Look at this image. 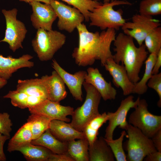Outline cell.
I'll return each instance as SVG.
<instances>
[{
    "instance_id": "8fae6325",
    "label": "cell",
    "mask_w": 161,
    "mask_h": 161,
    "mask_svg": "<svg viewBox=\"0 0 161 161\" xmlns=\"http://www.w3.org/2000/svg\"><path fill=\"white\" fill-rule=\"evenodd\" d=\"M134 97L129 95L122 100L120 106L114 112H108V125L105 130L104 138L110 140L113 139L114 131L117 127L125 129L129 124L126 120L128 113L131 108H134L137 105L140 97H138L135 101Z\"/></svg>"
},
{
    "instance_id": "603a6c76",
    "label": "cell",
    "mask_w": 161,
    "mask_h": 161,
    "mask_svg": "<svg viewBox=\"0 0 161 161\" xmlns=\"http://www.w3.org/2000/svg\"><path fill=\"white\" fill-rule=\"evenodd\" d=\"M16 90L23 92L29 96L47 99L46 89L40 78L18 80Z\"/></svg>"
},
{
    "instance_id": "5b68a950",
    "label": "cell",
    "mask_w": 161,
    "mask_h": 161,
    "mask_svg": "<svg viewBox=\"0 0 161 161\" xmlns=\"http://www.w3.org/2000/svg\"><path fill=\"white\" fill-rule=\"evenodd\" d=\"M66 37L60 32L40 28L32 41V45L39 60H51L55 53L64 44Z\"/></svg>"
},
{
    "instance_id": "ab89813d",
    "label": "cell",
    "mask_w": 161,
    "mask_h": 161,
    "mask_svg": "<svg viewBox=\"0 0 161 161\" xmlns=\"http://www.w3.org/2000/svg\"><path fill=\"white\" fill-rule=\"evenodd\" d=\"M161 66V49L157 54V58L152 70V74H155L159 73Z\"/></svg>"
},
{
    "instance_id": "f546056e",
    "label": "cell",
    "mask_w": 161,
    "mask_h": 161,
    "mask_svg": "<svg viewBox=\"0 0 161 161\" xmlns=\"http://www.w3.org/2000/svg\"><path fill=\"white\" fill-rule=\"evenodd\" d=\"M126 134V131L125 130L121 132L120 137L117 139L108 140L104 138L112 151L115 158L117 161H127L126 155L123 145L124 138Z\"/></svg>"
},
{
    "instance_id": "cb8c5ba5",
    "label": "cell",
    "mask_w": 161,
    "mask_h": 161,
    "mask_svg": "<svg viewBox=\"0 0 161 161\" xmlns=\"http://www.w3.org/2000/svg\"><path fill=\"white\" fill-rule=\"evenodd\" d=\"M89 144L86 138L67 143V153L74 161H89Z\"/></svg>"
},
{
    "instance_id": "60d3db41",
    "label": "cell",
    "mask_w": 161,
    "mask_h": 161,
    "mask_svg": "<svg viewBox=\"0 0 161 161\" xmlns=\"http://www.w3.org/2000/svg\"><path fill=\"white\" fill-rule=\"evenodd\" d=\"M21 1H24L26 3H30L34 1L42 2L44 4H50V0H19Z\"/></svg>"
},
{
    "instance_id": "ee69618b",
    "label": "cell",
    "mask_w": 161,
    "mask_h": 161,
    "mask_svg": "<svg viewBox=\"0 0 161 161\" xmlns=\"http://www.w3.org/2000/svg\"><path fill=\"white\" fill-rule=\"evenodd\" d=\"M95 1H99L100 0H93Z\"/></svg>"
},
{
    "instance_id": "836d02e7",
    "label": "cell",
    "mask_w": 161,
    "mask_h": 161,
    "mask_svg": "<svg viewBox=\"0 0 161 161\" xmlns=\"http://www.w3.org/2000/svg\"><path fill=\"white\" fill-rule=\"evenodd\" d=\"M148 87L154 89L157 94L159 100L157 105L161 107V73L152 75L147 83Z\"/></svg>"
},
{
    "instance_id": "4dcf8cb0",
    "label": "cell",
    "mask_w": 161,
    "mask_h": 161,
    "mask_svg": "<svg viewBox=\"0 0 161 161\" xmlns=\"http://www.w3.org/2000/svg\"><path fill=\"white\" fill-rule=\"evenodd\" d=\"M139 14L150 16L161 14V0H142L140 4Z\"/></svg>"
},
{
    "instance_id": "b9f144b4",
    "label": "cell",
    "mask_w": 161,
    "mask_h": 161,
    "mask_svg": "<svg viewBox=\"0 0 161 161\" xmlns=\"http://www.w3.org/2000/svg\"><path fill=\"white\" fill-rule=\"evenodd\" d=\"M7 80L0 76V89L3 88L7 83Z\"/></svg>"
},
{
    "instance_id": "f35d334b",
    "label": "cell",
    "mask_w": 161,
    "mask_h": 161,
    "mask_svg": "<svg viewBox=\"0 0 161 161\" xmlns=\"http://www.w3.org/2000/svg\"><path fill=\"white\" fill-rule=\"evenodd\" d=\"M144 160L145 161H161V152L157 151L152 152L146 156Z\"/></svg>"
},
{
    "instance_id": "ffe728a7",
    "label": "cell",
    "mask_w": 161,
    "mask_h": 161,
    "mask_svg": "<svg viewBox=\"0 0 161 161\" xmlns=\"http://www.w3.org/2000/svg\"><path fill=\"white\" fill-rule=\"evenodd\" d=\"M49 129L56 138L63 142L68 143L73 140L86 138L83 132L77 130L70 123L62 120H51Z\"/></svg>"
},
{
    "instance_id": "7402d4cb",
    "label": "cell",
    "mask_w": 161,
    "mask_h": 161,
    "mask_svg": "<svg viewBox=\"0 0 161 161\" xmlns=\"http://www.w3.org/2000/svg\"><path fill=\"white\" fill-rule=\"evenodd\" d=\"M90 161H114L115 158L104 138H97L89 146Z\"/></svg>"
},
{
    "instance_id": "52a82bcc",
    "label": "cell",
    "mask_w": 161,
    "mask_h": 161,
    "mask_svg": "<svg viewBox=\"0 0 161 161\" xmlns=\"http://www.w3.org/2000/svg\"><path fill=\"white\" fill-rule=\"evenodd\" d=\"M134 109L129 116L128 123L151 138L161 129V116L154 114L149 111L148 104L144 99L140 98Z\"/></svg>"
},
{
    "instance_id": "44dd1931",
    "label": "cell",
    "mask_w": 161,
    "mask_h": 161,
    "mask_svg": "<svg viewBox=\"0 0 161 161\" xmlns=\"http://www.w3.org/2000/svg\"><path fill=\"white\" fill-rule=\"evenodd\" d=\"M31 143L34 145L44 147L54 154L67 153V143L62 142L56 138L49 129H47L37 138L32 140Z\"/></svg>"
},
{
    "instance_id": "7c38bea8",
    "label": "cell",
    "mask_w": 161,
    "mask_h": 161,
    "mask_svg": "<svg viewBox=\"0 0 161 161\" xmlns=\"http://www.w3.org/2000/svg\"><path fill=\"white\" fill-rule=\"evenodd\" d=\"M31 114L43 115L50 119L62 120L66 122L70 121L67 117L72 115L74 108L69 106H64L59 103L52 101L47 99L38 104L29 108Z\"/></svg>"
},
{
    "instance_id": "2e32d148",
    "label": "cell",
    "mask_w": 161,
    "mask_h": 161,
    "mask_svg": "<svg viewBox=\"0 0 161 161\" xmlns=\"http://www.w3.org/2000/svg\"><path fill=\"white\" fill-rule=\"evenodd\" d=\"M84 81L92 85L98 91L105 101L114 100L117 94L116 90L111 82H107L98 69L89 67L87 69Z\"/></svg>"
},
{
    "instance_id": "4fadbf2b",
    "label": "cell",
    "mask_w": 161,
    "mask_h": 161,
    "mask_svg": "<svg viewBox=\"0 0 161 161\" xmlns=\"http://www.w3.org/2000/svg\"><path fill=\"white\" fill-rule=\"evenodd\" d=\"M32 13L30 17L33 27L36 29L52 30L53 23L57 18L53 8L50 4H41L38 1L29 3Z\"/></svg>"
},
{
    "instance_id": "8992f818",
    "label": "cell",
    "mask_w": 161,
    "mask_h": 161,
    "mask_svg": "<svg viewBox=\"0 0 161 161\" xmlns=\"http://www.w3.org/2000/svg\"><path fill=\"white\" fill-rule=\"evenodd\" d=\"M128 138L125 143L127 161H142L149 154L157 151L151 138L129 123L124 129Z\"/></svg>"
},
{
    "instance_id": "7bdbcfd3",
    "label": "cell",
    "mask_w": 161,
    "mask_h": 161,
    "mask_svg": "<svg viewBox=\"0 0 161 161\" xmlns=\"http://www.w3.org/2000/svg\"><path fill=\"white\" fill-rule=\"evenodd\" d=\"M113 0H103L104 3H108Z\"/></svg>"
},
{
    "instance_id": "6da1fadb",
    "label": "cell",
    "mask_w": 161,
    "mask_h": 161,
    "mask_svg": "<svg viewBox=\"0 0 161 161\" xmlns=\"http://www.w3.org/2000/svg\"><path fill=\"white\" fill-rule=\"evenodd\" d=\"M79 35L78 47L75 48L72 56L80 66L93 65L99 60L103 66L106 60L113 58L111 46L116 36V30L108 29L100 32H90L83 23L76 28Z\"/></svg>"
},
{
    "instance_id": "d590c367",
    "label": "cell",
    "mask_w": 161,
    "mask_h": 161,
    "mask_svg": "<svg viewBox=\"0 0 161 161\" xmlns=\"http://www.w3.org/2000/svg\"><path fill=\"white\" fill-rule=\"evenodd\" d=\"M48 161H74L67 153L55 154L52 153L50 156Z\"/></svg>"
},
{
    "instance_id": "e575fe53",
    "label": "cell",
    "mask_w": 161,
    "mask_h": 161,
    "mask_svg": "<svg viewBox=\"0 0 161 161\" xmlns=\"http://www.w3.org/2000/svg\"><path fill=\"white\" fill-rule=\"evenodd\" d=\"M13 123L10 118V115L7 112L0 113V133L10 136Z\"/></svg>"
},
{
    "instance_id": "5bb4252c",
    "label": "cell",
    "mask_w": 161,
    "mask_h": 161,
    "mask_svg": "<svg viewBox=\"0 0 161 161\" xmlns=\"http://www.w3.org/2000/svg\"><path fill=\"white\" fill-rule=\"evenodd\" d=\"M52 66L61 77L73 97L77 100H83L82 86L87 72L83 70L70 74L64 69L55 59L53 60Z\"/></svg>"
},
{
    "instance_id": "e0dca14e",
    "label": "cell",
    "mask_w": 161,
    "mask_h": 161,
    "mask_svg": "<svg viewBox=\"0 0 161 161\" xmlns=\"http://www.w3.org/2000/svg\"><path fill=\"white\" fill-rule=\"evenodd\" d=\"M7 151L10 152L19 151L23 154L27 160L29 161H48L50 155L52 153L44 147L34 145L30 142H9Z\"/></svg>"
},
{
    "instance_id": "3957f363",
    "label": "cell",
    "mask_w": 161,
    "mask_h": 161,
    "mask_svg": "<svg viewBox=\"0 0 161 161\" xmlns=\"http://www.w3.org/2000/svg\"><path fill=\"white\" fill-rule=\"evenodd\" d=\"M131 4L127 1L119 0H113L103 4L90 12V26L97 27L102 30L108 29L118 30L126 22V20L123 16L122 10H115L114 7Z\"/></svg>"
},
{
    "instance_id": "8d00e7d4",
    "label": "cell",
    "mask_w": 161,
    "mask_h": 161,
    "mask_svg": "<svg viewBox=\"0 0 161 161\" xmlns=\"http://www.w3.org/2000/svg\"><path fill=\"white\" fill-rule=\"evenodd\" d=\"M10 137V136L5 135L0 133V161L6 160V157L4 151V146L5 142Z\"/></svg>"
},
{
    "instance_id": "7a4b0ae2",
    "label": "cell",
    "mask_w": 161,
    "mask_h": 161,
    "mask_svg": "<svg viewBox=\"0 0 161 161\" xmlns=\"http://www.w3.org/2000/svg\"><path fill=\"white\" fill-rule=\"evenodd\" d=\"M113 42L115 52L113 56L114 60L118 64L121 62L130 80L137 83L140 79V72L148 53L145 45L137 47L132 38L122 32L116 36Z\"/></svg>"
},
{
    "instance_id": "30bf717a",
    "label": "cell",
    "mask_w": 161,
    "mask_h": 161,
    "mask_svg": "<svg viewBox=\"0 0 161 161\" xmlns=\"http://www.w3.org/2000/svg\"><path fill=\"white\" fill-rule=\"evenodd\" d=\"M50 4L58 18L59 29L72 32L85 20L83 15L78 9L57 0H50Z\"/></svg>"
},
{
    "instance_id": "4316f807",
    "label": "cell",
    "mask_w": 161,
    "mask_h": 161,
    "mask_svg": "<svg viewBox=\"0 0 161 161\" xmlns=\"http://www.w3.org/2000/svg\"><path fill=\"white\" fill-rule=\"evenodd\" d=\"M27 119L30 125L32 140L36 139L49 129L51 120L41 115L31 114Z\"/></svg>"
},
{
    "instance_id": "ac0fdd59",
    "label": "cell",
    "mask_w": 161,
    "mask_h": 161,
    "mask_svg": "<svg viewBox=\"0 0 161 161\" xmlns=\"http://www.w3.org/2000/svg\"><path fill=\"white\" fill-rule=\"evenodd\" d=\"M47 93V99L54 102L59 103L67 96L65 84L63 80L55 70L51 75H46L40 78Z\"/></svg>"
},
{
    "instance_id": "ba28073f",
    "label": "cell",
    "mask_w": 161,
    "mask_h": 161,
    "mask_svg": "<svg viewBox=\"0 0 161 161\" xmlns=\"http://www.w3.org/2000/svg\"><path fill=\"white\" fill-rule=\"evenodd\" d=\"M1 12L5 19L6 29L4 37L0 42L8 43L10 49L14 52L20 48H23L22 43L27 30L24 23L17 19L18 10L16 8L3 9Z\"/></svg>"
},
{
    "instance_id": "d6986e66",
    "label": "cell",
    "mask_w": 161,
    "mask_h": 161,
    "mask_svg": "<svg viewBox=\"0 0 161 161\" xmlns=\"http://www.w3.org/2000/svg\"><path fill=\"white\" fill-rule=\"evenodd\" d=\"M32 58V56L28 54L18 58L11 56L5 57L0 54V76L7 80L18 69L33 67L34 62L30 61Z\"/></svg>"
},
{
    "instance_id": "484cf974",
    "label": "cell",
    "mask_w": 161,
    "mask_h": 161,
    "mask_svg": "<svg viewBox=\"0 0 161 161\" xmlns=\"http://www.w3.org/2000/svg\"><path fill=\"white\" fill-rule=\"evenodd\" d=\"M157 54L155 53H150L145 61V69L142 78L137 82L134 84V87L132 93L139 95L145 93L148 87L147 83L151 77L152 70L156 61Z\"/></svg>"
},
{
    "instance_id": "74e56055",
    "label": "cell",
    "mask_w": 161,
    "mask_h": 161,
    "mask_svg": "<svg viewBox=\"0 0 161 161\" xmlns=\"http://www.w3.org/2000/svg\"><path fill=\"white\" fill-rule=\"evenodd\" d=\"M151 139L157 151L161 152V129L159 130Z\"/></svg>"
},
{
    "instance_id": "d4e9b609",
    "label": "cell",
    "mask_w": 161,
    "mask_h": 161,
    "mask_svg": "<svg viewBox=\"0 0 161 161\" xmlns=\"http://www.w3.org/2000/svg\"><path fill=\"white\" fill-rule=\"evenodd\" d=\"M109 118V115L106 112L99 114L91 119L85 126L82 132L88 140L89 145H92L97 138L99 129L108 121Z\"/></svg>"
},
{
    "instance_id": "83f0119b",
    "label": "cell",
    "mask_w": 161,
    "mask_h": 161,
    "mask_svg": "<svg viewBox=\"0 0 161 161\" xmlns=\"http://www.w3.org/2000/svg\"><path fill=\"white\" fill-rule=\"evenodd\" d=\"M72 6L78 10L83 15L85 20L89 21V15L90 12L101 5L102 3L93 0H61Z\"/></svg>"
},
{
    "instance_id": "9a60e30c",
    "label": "cell",
    "mask_w": 161,
    "mask_h": 161,
    "mask_svg": "<svg viewBox=\"0 0 161 161\" xmlns=\"http://www.w3.org/2000/svg\"><path fill=\"white\" fill-rule=\"evenodd\" d=\"M103 66L112 76L115 86L122 89L124 95L132 93L134 83L130 80L123 65L117 63L111 58L106 60Z\"/></svg>"
},
{
    "instance_id": "f1b7e54d",
    "label": "cell",
    "mask_w": 161,
    "mask_h": 161,
    "mask_svg": "<svg viewBox=\"0 0 161 161\" xmlns=\"http://www.w3.org/2000/svg\"><path fill=\"white\" fill-rule=\"evenodd\" d=\"M144 41L146 49L150 53L157 54L161 49V27H157L146 37Z\"/></svg>"
},
{
    "instance_id": "d6a6232c",
    "label": "cell",
    "mask_w": 161,
    "mask_h": 161,
    "mask_svg": "<svg viewBox=\"0 0 161 161\" xmlns=\"http://www.w3.org/2000/svg\"><path fill=\"white\" fill-rule=\"evenodd\" d=\"M28 96L26 93L16 89L9 91L3 97L10 99L11 104L14 106L24 109L27 108V101Z\"/></svg>"
},
{
    "instance_id": "1f68e13d",
    "label": "cell",
    "mask_w": 161,
    "mask_h": 161,
    "mask_svg": "<svg viewBox=\"0 0 161 161\" xmlns=\"http://www.w3.org/2000/svg\"><path fill=\"white\" fill-rule=\"evenodd\" d=\"M32 140V134L30 125L27 122L19 129L9 142L11 143H31Z\"/></svg>"
},
{
    "instance_id": "9c48e42d",
    "label": "cell",
    "mask_w": 161,
    "mask_h": 161,
    "mask_svg": "<svg viewBox=\"0 0 161 161\" xmlns=\"http://www.w3.org/2000/svg\"><path fill=\"white\" fill-rule=\"evenodd\" d=\"M160 25V21L152 16L139 14L134 15L131 21L126 22L121 28L123 33L135 39L140 46L146 36Z\"/></svg>"
},
{
    "instance_id": "277c9868",
    "label": "cell",
    "mask_w": 161,
    "mask_h": 161,
    "mask_svg": "<svg viewBox=\"0 0 161 161\" xmlns=\"http://www.w3.org/2000/svg\"><path fill=\"white\" fill-rule=\"evenodd\" d=\"M83 85L86 92L85 100L80 106L74 110L70 123L75 129L82 132L86 124L100 114L98 108L102 98L91 84L84 81Z\"/></svg>"
}]
</instances>
